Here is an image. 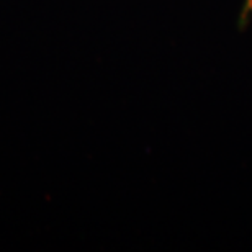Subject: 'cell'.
<instances>
[{
  "mask_svg": "<svg viewBox=\"0 0 252 252\" xmlns=\"http://www.w3.org/2000/svg\"><path fill=\"white\" fill-rule=\"evenodd\" d=\"M252 15V0H244V7L241 10V17H239V23H241V28L248 25V20Z\"/></svg>",
  "mask_w": 252,
  "mask_h": 252,
  "instance_id": "obj_1",
  "label": "cell"
}]
</instances>
